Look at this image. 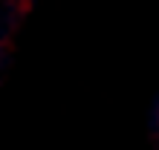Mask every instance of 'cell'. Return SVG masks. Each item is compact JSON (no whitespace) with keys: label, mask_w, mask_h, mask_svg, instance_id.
Instances as JSON below:
<instances>
[]
</instances>
